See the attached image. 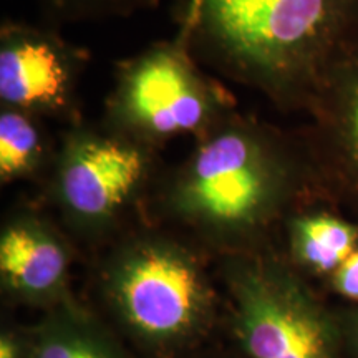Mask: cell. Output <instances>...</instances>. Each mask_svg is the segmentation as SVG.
<instances>
[{"label":"cell","mask_w":358,"mask_h":358,"mask_svg":"<svg viewBox=\"0 0 358 358\" xmlns=\"http://www.w3.org/2000/svg\"><path fill=\"white\" fill-rule=\"evenodd\" d=\"M171 15L204 69L306 113L358 30V0H171Z\"/></svg>","instance_id":"1"},{"label":"cell","mask_w":358,"mask_h":358,"mask_svg":"<svg viewBox=\"0 0 358 358\" xmlns=\"http://www.w3.org/2000/svg\"><path fill=\"white\" fill-rule=\"evenodd\" d=\"M317 192L301 134L290 136L239 111L199 138L169 186L178 214L224 229H241L294 211Z\"/></svg>","instance_id":"2"},{"label":"cell","mask_w":358,"mask_h":358,"mask_svg":"<svg viewBox=\"0 0 358 358\" xmlns=\"http://www.w3.org/2000/svg\"><path fill=\"white\" fill-rule=\"evenodd\" d=\"M237 111L229 88L199 64L176 34L115 65L103 123L146 146L204 136Z\"/></svg>","instance_id":"3"},{"label":"cell","mask_w":358,"mask_h":358,"mask_svg":"<svg viewBox=\"0 0 358 358\" xmlns=\"http://www.w3.org/2000/svg\"><path fill=\"white\" fill-rule=\"evenodd\" d=\"M90 64L87 48L55 25L3 20L0 27V106L43 120L82 122L80 85Z\"/></svg>","instance_id":"4"},{"label":"cell","mask_w":358,"mask_h":358,"mask_svg":"<svg viewBox=\"0 0 358 358\" xmlns=\"http://www.w3.org/2000/svg\"><path fill=\"white\" fill-rule=\"evenodd\" d=\"M151 146L82 122L70 124L55 166V194L71 216L106 221L138 194L150 171Z\"/></svg>","instance_id":"5"},{"label":"cell","mask_w":358,"mask_h":358,"mask_svg":"<svg viewBox=\"0 0 358 358\" xmlns=\"http://www.w3.org/2000/svg\"><path fill=\"white\" fill-rule=\"evenodd\" d=\"M301 134L317 192L358 221V30L343 45L306 111Z\"/></svg>","instance_id":"6"},{"label":"cell","mask_w":358,"mask_h":358,"mask_svg":"<svg viewBox=\"0 0 358 358\" xmlns=\"http://www.w3.org/2000/svg\"><path fill=\"white\" fill-rule=\"evenodd\" d=\"M243 335L254 358H357L343 319L290 279L245 294Z\"/></svg>","instance_id":"7"},{"label":"cell","mask_w":358,"mask_h":358,"mask_svg":"<svg viewBox=\"0 0 358 358\" xmlns=\"http://www.w3.org/2000/svg\"><path fill=\"white\" fill-rule=\"evenodd\" d=\"M118 299L128 320L151 337H171L191 327L201 307L196 268L168 249L148 248L118 279Z\"/></svg>","instance_id":"8"},{"label":"cell","mask_w":358,"mask_h":358,"mask_svg":"<svg viewBox=\"0 0 358 358\" xmlns=\"http://www.w3.org/2000/svg\"><path fill=\"white\" fill-rule=\"evenodd\" d=\"M294 257L306 271L330 277L358 249V221L313 194L289 219Z\"/></svg>","instance_id":"9"},{"label":"cell","mask_w":358,"mask_h":358,"mask_svg":"<svg viewBox=\"0 0 358 358\" xmlns=\"http://www.w3.org/2000/svg\"><path fill=\"white\" fill-rule=\"evenodd\" d=\"M0 268L13 287L25 292H45L64 275V249L37 221L22 219L3 232Z\"/></svg>","instance_id":"10"},{"label":"cell","mask_w":358,"mask_h":358,"mask_svg":"<svg viewBox=\"0 0 358 358\" xmlns=\"http://www.w3.org/2000/svg\"><path fill=\"white\" fill-rule=\"evenodd\" d=\"M45 120L29 111L0 106V178L13 181L38 171L47 155Z\"/></svg>","instance_id":"11"},{"label":"cell","mask_w":358,"mask_h":358,"mask_svg":"<svg viewBox=\"0 0 358 358\" xmlns=\"http://www.w3.org/2000/svg\"><path fill=\"white\" fill-rule=\"evenodd\" d=\"M50 25L122 19L153 8L158 0H38Z\"/></svg>","instance_id":"12"},{"label":"cell","mask_w":358,"mask_h":358,"mask_svg":"<svg viewBox=\"0 0 358 358\" xmlns=\"http://www.w3.org/2000/svg\"><path fill=\"white\" fill-rule=\"evenodd\" d=\"M37 358H108L100 348L83 338L62 337L43 343Z\"/></svg>","instance_id":"13"},{"label":"cell","mask_w":358,"mask_h":358,"mask_svg":"<svg viewBox=\"0 0 358 358\" xmlns=\"http://www.w3.org/2000/svg\"><path fill=\"white\" fill-rule=\"evenodd\" d=\"M329 279L334 292L358 306V249Z\"/></svg>","instance_id":"14"},{"label":"cell","mask_w":358,"mask_h":358,"mask_svg":"<svg viewBox=\"0 0 358 358\" xmlns=\"http://www.w3.org/2000/svg\"><path fill=\"white\" fill-rule=\"evenodd\" d=\"M343 322H345V329H347L348 340H350L352 350L358 358V308L355 312L348 313L345 319H343Z\"/></svg>","instance_id":"15"},{"label":"cell","mask_w":358,"mask_h":358,"mask_svg":"<svg viewBox=\"0 0 358 358\" xmlns=\"http://www.w3.org/2000/svg\"><path fill=\"white\" fill-rule=\"evenodd\" d=\"M0 358H17L15 343L10 338L3 337L0 342Z\"/></svg>","instance_id":"16"}]
</instances>
